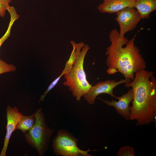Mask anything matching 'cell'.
Returning a JSON list of instances; mask_svg holds the SVG:
<instances>
[{
    "label": "cell",
    "instance_id": "6da1fadb",
    "mask_svg": "<svg viewBox=\"0 0 156 156\" xmlns=\"http://www.w3.org/2000/svg\"><path fill=\"white\" fill-rule=\"evenodd\" d=\"M135 37L129 40L125 36H120L117 29L111 31L109 35L111 44L105 52L108 75L119 72L125 78L133 80L136 72L145 69L146 62L139 48L134 44Z\"/></svg>",
    "mask_w": 156,
    "mask_h": 156
},
{
    "label": "cell",
    "instance_id": "7a4b0ae2",
    "mask_svg": "<svg viewBox=\"0 0 156 156\" xmlns=\"http://www.w3.org/2000/svg\"><path fill=\"white\" fill-rule=\"evenodd\" d=\"M154 72L145 69L136 72L132 82L125 83L133 92L132 105L129 106L130 120H135L137 125L156 122V79Z\"/></svg>",
    "mask_w": 156,
    "mask_h": 156
},
{
    "label": "cell",
    "instance_id": "3957f363",
    "mask_svg": "<svg viewBox=\"0 0 156 156\" xmlns=\"http://www.w3.org/2000/svg\"><path fill=\"white\" fill-rule=\"evenodd\" d=\"M90 49L88 44H85L75 61L71 71L64 75L66 80L63 82V85L68 87L73 96L78 101L81 100V97L92 86L86 79L83 66L85 57Z\"/></svg>",
    "mask_w": 156,
    "mask_h": 156
},
{
    "label": "cell",
    "instance_id": "277c9868",
    "mask_svg": "<svg viewBox=\"0 0 156 156\" xmlns=\"http://www.w3.org/2000/svg\"><path fill=\"white\" fill-rule=\"evenodd\" d=\"M36 120L32 128L24 133L26 142L37 151L40 156H44L48 151L54 130L47 125L41 107L35 112Z\"/></svg>",
    "mask_w": 156,
    "mask_h": 156
},
{
    "label": "cell",
    "instance_id": "5b68a950",
    "mask_svg": "<svg viewBox=\"0 0 156 156\" xmlns=\"http://www.w3.org/2000/svg\"><path fill=\"white\" fill-rule=\"evenodd\" d=\"M78 139L68 131L64 129L58 130L56 136L52 141V147L54 153L58 156H92L88 153L91 151L81 149L78 146Z\"/></svg>",
    "mask_w": 156,
    "mask_h": 156
},
{
    "label": "cell",
    "instance_id": "8992f818",
    "mask_svg": "<svg viewBox=\"0 0 156 156\" xmlns=\"http://www.w3.org/2000/svg\"><path fill=\"white\" fill-rule=\"evenodd\" d=\"M132 80L130 79H121L116 81L114 79H108L104 81H100L93 86H92L89 91L83 96L90 105L95 104L96 97L101 94H106L116 99V96L114 94V89L117 86L122 83H128Z\"/></svg>",
    "mask_w": 156,
    "mask_h": 156
},
{
    "label": "cell",
    "instance_id": "52a82bcc",
    "mask_svg": "<svg viewBox=\"0 0 156 156\" xmlns=\"http://www.w3.org/2000/svg\"><path fill=\"white\" fill-rule=\"evenodd\" d=\"M116 20L119 26L121 37L134 29L142 19L137 10L133 7H127L116 12Z\"/></svg>",
    "mask_w": 156,
    "mask_h": 156
},
{
    "label": "cell",
    "instance_id": "ba28073f",
    "mask_svg": "<svg viewBox=\"0 0 156 156\" xmlns=\"http://www.w3.org/2000/svg\"><path fill=\"white\" fill-rule=\"evenodd\" d=\"M133 92L131 88L128 92L120 97L116 96L118 101L114 100L111 101L98 99L109 106H112L116 110L117 113L123 117L126 120H130L131 113L129 109L130 103L133 99Z\"/></svg>",
    "mask_w": 156,
    "mask_h": 156
},
{
    "label": "cell",
    "instance_id": "9c48e42d",
    "mask_svg": "<svg viewBox=\"0 0 156 156\" xmlns=\"http://www.w3.org/2000/svg\"><path fill=\"white\" fill-rule=\"evenodd\" d=\"M7 124L6 133L4 139L3 146L0 153V156H5L10 138L13 132L15 130L17 124L23 115L16 106H7L6 109Z\"/></svg>",
    "mask_w": 156,
    "mask_h": 156
},
{
    "label": "cell",
    "instance_id": "30bf717a",
    "mask_svg": "<svg viewBox=\"0 0 156 156\" xmlns=\"http://www.w3.org/2000/svg\"><path fill=\"white\" fill-rule=\"evenodd\" d=\"M97 7L102 13L113 14L128 7H134L135 0H103Z\"/></svg>",
    "mask_w": 156,
    "mask_h": 156
},
{
    "label": "cell",
    "instance_id": "8fae6325",
    "mask_svg": "<svg viewBox=\"0 0 156 156\" xmlns=\"http://www.w3.org/2000/svg\"><path fill=\"white\" fill-rule=\"evenodd\" d=\"M134 8L142 19H148L156 10V0H135Z\"/></svg>",
    "mask_w": 156,
    "mask_h": 156
},
{
    "label": "cell",
    "instance_id": "7c38bea8",
    "mask_svg": "<svg viewBox=\"0 0 156 156\" xmlns=\"http://www.w3.org/2000/svg\"><path fill=\"white\" fill-rule=\"evenodd\" d=\"M70 42L73 47V49L69 59L66 61L65 67L61 73L63 75L68 74L71 71L75 61L82 48L85 44L82 42L76 43L74 41L71 40Z\"/></svg>",
    "mask_w": 156,
    "mask_h": 156
},
{
    "label": "cell",
    "instance_id": "4fadbf2b",
    "mask_svg": "<svg viewBox=\"0 0 156 156\" xmlns=\"http://www.w3.org/2000/svg\"><path fill=\"white\" fill-rule=\"evenodd\" d=\"M35 113L29 116L23 115L18 120L15 130L19 129L25 133L29 131L34 125L36 120Z\"/></svg>",
    "mask_w": 156,
    "mask_h": 156
},
{
    "label": "cell",
    "instance_id": "5bb4252c",
    "mask_svg": "<svg viewBox=\"0 0 156 156\" xmlns=\"http://www.w3.org/2000/svg\"><path fill=\"white\" fill-rule=\"evenodd\" d=\"M10 16V21L8 29L4 34L0 38V48L3 42L10 37L11 30L14 21L19 18V16L14 7L10 8L8 10Z\"/></svg>",
    "mask_w": 156,
    "mask_h": 156
},
{
    "label": "cell",
    "instance_id": "9a60e30c",
    "mask_svg": "<svg viewBox=\"0 0 156 156\" xmlns=\"http://www.w3.org/2000/svg\"><path fill=\"white\" fill-rule=\"evenodd\" d=\"M16 67L12 64H7L0 58V75L16 70Z\"/></svg>",
    "mask_w": 156,
    "mask_h": 156
},
{
    "label": "cell",
    "instance_id": "2e32d148",
    "mask_svg": "<svg viewBox=\"0 0 156 156\" xmlns=\"http://www.w3.org/2000/svg\"><path fill=\"white\" fill-rule=\"evenodd\" d=\"M118 156H135L133 148L129 146H126L121 147L118 150Z\"/></svg>",
    "mask_w": 156,
    "mask_h": 156
},
{
    "label": "cell",
    "instance_id": "e0dca14e",
    "mask_svg": "<svg viewBox=\"0 0 156 156\" xmlns=\"http://www.w3.org/2000/svg\"><path fill=\"white\" fill-rule=\"evenodd\" d=\"M12 0H0V16L4 17L8 6Z\"/></svg>",
    "mask_w": 156,
    "mask_h": 156
}]
</instances>
